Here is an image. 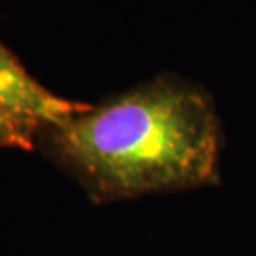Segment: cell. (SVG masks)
I'll use <instances>...</instances> for the list:
<instances>
[{"instance_id": "cell-1", "label": "cell", "mask_w": 256, "mask_h": 256, "mask_svg": "<svg viewBox=\"0 0 256 256\" xmlns=\"http://www.w3.org/2000/svg\"><path fill=\"white\" fill-rule=\"evenodd\" d=\"M42 138L52 160L96 204L220 180L223 134L214 100L176 76L88 104Z\"/></svg>"}, {"instance_id": "cell-2", "label": "cell", "mask_w": 256, "mask_h": 256, "mask_svg": "<svg viewBox=\"0 0 256 256\" xmlns=\"http://www.w3.org/2000/svg\"><path fill=\"white\" fill-rule=\"evenodd\" d=\"M86 106L48 91L0 42V116L38 138Z\"/></svg>"}, {"instance_id": "cell-3", "label": "cell", "mask_w": 256, "mask_h": 256, "mask_svg": "<svg viewBox=\"0 0 256 256\" xmlns=\"http://www.w3.org/2000/svg\"><path fill=\"white\" fill-rule=\"evenodd\" d=\"M35 139L36 136L34 132L0 116V149L32 150L35 149Z\"/></svg>"}]
</instances>
